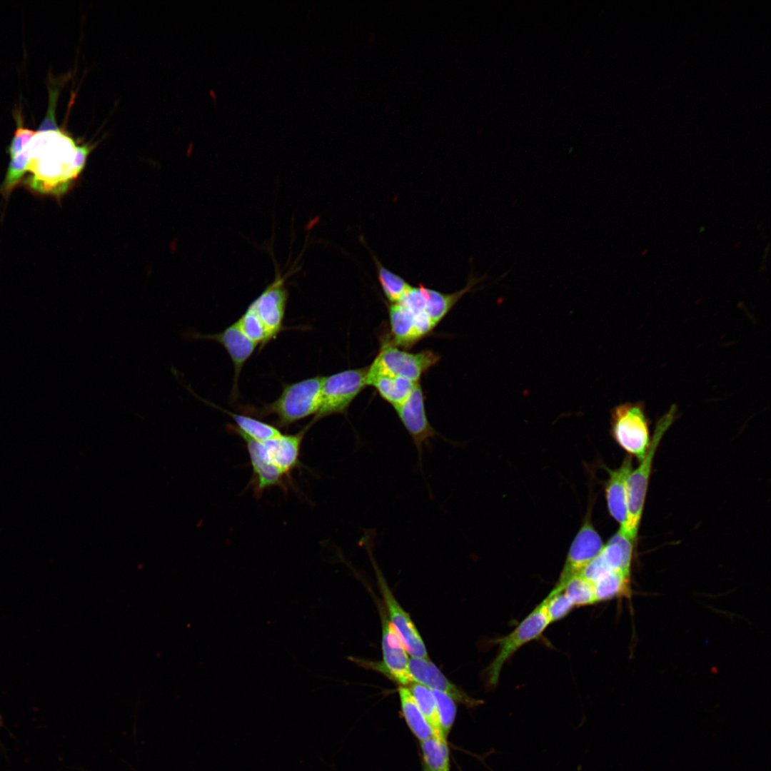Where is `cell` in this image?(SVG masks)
I'll return each mask as SVG.
<instances>
[{
    "label": "cell",
    "mask_w": 771,
    "mask_h": 771,
    "mask_svg": "<svg viewBox=\"0 0 771 771\" xmlns=\"http://www.w3.org/2000/svg\"><path fill=\"white\" fill-rule=\"evenodd\" d=\"M311 426L309 423L295 434L281 433L262 441H256L248 438L240 433L234 425H228V428L243 440L247 449L255 452L266 463L288 478L292 470L299 464L301 444L306 432Z\"/></svg>",
    "instance_id": "8992f818"
},
{
    "label": "cell",
    "mask_w": 771,
    "mask_h": 771,
    "mask_svg": "<svg viewBox=\"0 0 771 771\" xmlns=\"http://www.w3.org/2000/svg\"><path fill=\"white\" fill-rule=\"evenodd\" d=\"M181 336L187 341L210 340L220 343L227 351L233 366V381L231 390L233 400L238 396V381L242 368L253 353L257 345L251 341L241 330L236 322L223 331L213 334H201L186 331Z\"/></svg>",
    "instance_id": "8fae6325"
},
{
    "label": "cell",
    "mask_w": 771,
    "mask_h": 771,
    "mask_svg": "<svg viewBox=\"0 0 771 771\" xmlns=\"http://www.w3.org/2000/svg\"><path fill=\"white\" fill-rule=\"evenodd\" d=\"M285 276L276 274L274 280L250 304L266 326L272 340L286 328L283 325L288 292Z\"/></svg>",
    "instance_id": "5bb4252c"
},
{
    "label": "cell",
    "mask_w": 771,
    "mask_h": 771,
    "mask_svg": "<svg viewBox=\"0 0 771 771\" xmlns=\"http://www.w3.org/2000/svg\"><path fill=\"white\" fill-rule=\"evenodd\" d=\"M596 603L614 598H630L632 594L630 574L614 571L593 584Z\"/></svg>",
    "instance_id": "ffe728a7"
},
{
    "label": "cell",
    "mask_w": 771,
    "mask_h": 771,
    "mask_svg": "<svg viewBox=\"0 0 771 771\" xmlns=\"http://www.w3.org/2000/svg\"><path fill=\"white\" fill-rule=\"evenodd\" d=\"M419 382L368 367L367 386H373L379 395L393 408L403 403Z\"/></svg>",
    "instance_id": "e0dca14e"
},
{
    "label": "cell",
    "mask_w": 771,
    "mask_h": 771,
    "mask_svg": "<svg viewBox=\"0 0 771 771\" xmlns=\"http://www.w3.org/2000/svg\"><path fill=\"white\" fill-rule=\"evenodd\" d=\"M420 747L429 771H450L446 740H440L433 736L421 741Z\"/></svg>",
    "instance_id": "cb8c5ba5"
},
{
    "label": "cell",
    "mask_w": 771,
    "mask_h": 771,
    "mask_svg": "<svg viewBox=\"0 0 771 771\" xmlns=\"http://www.w3.org/2000/svg\"><path fill=\"white\" fill-rule=\"evenodd\" d=\"M416 448L419 463H422L423 447L430 439L440 435L430 425L425 413L424 395L418 383L408 397L393 408Z\"/></svg>",
    "instance_id": "7c38bea8"
},
{
    "label": "cell",
    "mask_w": 771,
    "mask_h": 771,
    "mask_svg": "<svg viewBox=\"0 0 771 771\" xmlns=\"http://www.w3.org/2000/svg\"><path fill=\"white\" fill-rule=\"evenodd\" d=\"M543 600L550 623L563 619L575 608L563 590L560 592L551 590Z\"/></svg>",
    "instance_id": "4316f807"
},
{
    "label": "cell",
    "mask_w": 771,
    "mask_h": 771,
    "mask_svg": "<svg viewBox=\"0 0 771 771\" xmlns=\"http://www.w3.org/2000/svg\"><path fill=\"white\" fill-rule=\"evenodd\" d=\"M677 417V408L672 405L668 411L656 422L648 450L639 466L632 470L626 481L627 519L620 528L631 540H635L640 525L652 465L656 450Z\"/></svg>",
    "instance_id": "6da1fadb"
},
{
    "label": "cell",
    "mask_w": 771,
    "mask_h": 771,
    "mask_svg": "<svg viewBox=\"0 0 771 771\" xmlns=\"http://www.w3.org/2000/svg\"><path fill=\"white\" fill-rule=\"evenodd\" d=\"M57 93L58 91L56 90L51 89L49 91V101L47 111L44 119L36 131L37 132H46L59 129L55 119V109L58 98Z\"/></svg>",
    "instance_id": "4dcf8cb0"
},
{
    "label": "cell",
    "mask_w": 771,
    "mask_h": 771,
    "mask_svg": "<svg viewBox=\"0 0 771 771\" xmlns=\"http://www.w3.org/2000/svg\"><path fill=\"white\" fill-rule=\"evenodd\" d=\"M550 623L542 600L512 632L494 640L498 652L488 668L491 685L498 683L505 663L524 645L538 638Z\"/></svg>",
    "instance_id": "5b68a950"
},
{
    "label": "cell",
    "mask_w": 771,
    "mask_h": 771,
    "mask_svg": "<svg viewBox=\"0 0 771 771\" xmlns=\"http://www.w3.org/2000/svg\"><path fill=\"white\" fill-rule=\"evenodd\" d=\"M379 283L390 303H398L412 287L404 278L385 267L372 254Z\"/></svg>",
    "instance_id": "603a6c76"
},
{
    "label": "cell",
    "mask_w": 771,
    "mask_h": 771,
    "mask_svg": "<svg viewBox=\"0 0 771 771\" xmlns=\"http://www.w3.org/2000/svg\"><path fill=\"white\" fill-rule=\"evenodd\" d=\"M611 435L630 456L641 461L651 442L650 420L643 402H626L611 410Z\"/></svg>",
    "instance_id": "3957f363"
},
{
    "label": "cell",
    "mask_w": 771,
    "mask_h": 771,
    "mask_svg": "<svg viewBox=\"0 0 771 771\" xmlns=\"http://www.w3.org/2000/svg\"><path fill=\"white\" fill-rule=\"evenodd\" d=\"M321 386L322 376L283 384L276 400L248 413L259 416L274 415L277 426L288 428L302 419L317 414L321 405Z\"/></svg>",
    "instance_id": "7a4b0ae2"
},
{
    "label": "cell",
    "mask_w": 771,
    "mask_h": 771,
    "mask_svg": "<svg viewBox=\"0 0 771 771\" xmlns=\"http://www.w3.org/2000/svg\"><path fill=\"white\" fill-rule=\"evenodd\" d=\"M29 156L26 148L11 158L2 191L8 195L21 180L26 171H29Z\"/></svg>",
    "instance_id": "f1b7e54d"
},
{
    "label": "cell",
    "mask_w": 771,
    "mask_h": 771,
    "mask_svg": "<svg viewBox=\"0 0 771 771\" xmlns=\"http://www.w3.org/2000/svg\"><path fill=\"white\" fill-rule=\"evenodd\" d=\"M635 541L619 530L603 546L600 554L613 571L630 574Z\"/></svg>",
    "instance_id": "ac0fdd59"
},
{
    "label": "cell",
    "mask_w": 771,
    "mask_h": 771,
    "mask_svg": "<svg viewBox=\"0 0 771 771\" xmlns=\"http://www.w3.org/2000/svg\"><path fill=\"white\" fill-rule=\"evenodd\" d=\"M603 546L600 536L590 521L586 520L573 541L559 579L552 591H562L566 583L580 574L600 553Z\"/></svg>",
    "instance_id": "4fadbf2b"
},
{
    "label": "cell",
    "mask_w": 771,
    "mask_h": 771,
    "mask_svg": "<svg viewBox=\"0 0 771 771\" xmlns=\"http://www.w3.org/2000/svg\"><path fill=\"white\" fill-rule=\"evenodd\" d=\"M16 120L17 127L7 150L11 158H14L21 153L36 133L32 129L24 127L20 118L17 117Z\"/></svg>",
    "instance_id": "f546056e"
},
{
    "label": "cell",
    "mask_w": 771,
    "mask_h": 771,
    "mask_svg": "<svg viewBox=\"0 0 771 771\" xmlns=\"http://www.w3.org/2000/svg\"><path fill=\"white\" fill-rule=\"evenodd\" d=\"M1 724V716H0V725Z\"/></svg>",
    "instance_id": "1f68e13d"
},
{
    "label": "cell",
    "mask_w": 771,
    "mask_h": 771,
    "mask_svg": "<svg viewBox=\"0 0 771 771\" xmlns=\"http://www.w3.org/2000/svg\"><path fill=\"white\" fill-rule=\"evenodd\" d=\"M208 403L228 415L236 424L234 427L240 433L253 440L262 441L281 434L278 428L273 425L249 415L233 413L211 403Z\"/></svg>",
    "instance_id": "44dd1931"
},
{
    "label": "cell",
    "mask_w": 771,
    "mask_h": 771,
    "mask_svg": "<svg viewBox=\"0 0 771 771\" xmlns=\"http://www.w3.org/2000/svg\"><path fill=\"white\" fill-rule=\"evenodd\" d=\"M431 690L436 700L441 730L447 738L456 715L455 702L448 694L437 690Z\"/></svg>",
    "instance_id": "83f0119b"
},
{
    "label": "cell",
    "mask_w": 771,
    "mask_h": 771,
    "mask_svg": "<svg viewBox=\"0 0 771 771\" xmlns=\"http://www.w3.org/2000/svg\"><path fill=\"white\" fill-rule=\"evenodd\" d=\"M366 548L373 565L383 601L388 612L390 623L396 630L406 651L412 656V657L428 659L425 643L418 630L414 625L409 615L403 609L395 598L381 570L372 555L371 549L366 543Z\"/></svg>",
    "instance_id": "30bf717a"
},
{
    "label": "cell",
    "mask_w": 771,
    "mask_h": 771,
    "mask_svg": "<svg viewBox=\"0 0 771 771\" xmlns=\"http://www.w3.org/2000/svg\"><path fill=\"white\" fill-rule=\"evenodd\" d=\"M401 710L410 730L420 742L434 735L433 730L423 716L413 697L405 687L398 688Z\"/></svg>",
    "instance_id": "d6986e66"
},
{
    "label": "cell",
    "mask_w": 771,
    "mask_h": 771,
    "mask_svg": "<svg viewBox=\"0 0 771 771\" xmlns=\"http://www.w3.org/2000/svg\"><path fill=\"white\" fill-rule=\"evenodd\" d=\"M405 687L410 691L423 716L432 727L435 737L440 740H446L441 730L436 700L431 689L416 682L410 683Z\"/></svg>",
    "instance_id": "7402d4cb"
},
{
    "label": "cell",
    "mask_w": 771,
    "mask_h": 771,
    "mask_svg": "<svg viewBox=\"0 0 771 771\" xmlns=\"http://www.w3.org/2000/svg\"><path fill=\"white\" fill-rule=\"evenodd\" d=\"M565 593L575 607L596 603L594 585L580 574L571 578L565 585Z\"/></svg>",
    "instance_id": "484cf974"
},
{
    "label": "cell",
    "mask_w": 771,
    "mask_h": 771,
    "mask_svg": "<svg viewBox=\"0 0 771 771\" xmlns=\"http://www.w3.org/2000/svg\"><path fill=\"white\" fill-rule=\"evenodd\" d=\"M368 367L342 371L322 376L321 405L312 425L323 418L333 414H345L356 397L367 386Z\"/></svg>",
    "instance_id": "277c9868"
},
{
    "label": "cell",
    "mask_w": 771,
    "mask_h": 771,
    "mask_svg": "<svg viewBox=\"0 0 771 771\" xmlns=\"http://www.w3.org/2000/svg\"><path fill=\"white\" fill-rule=\"evenodd\" d=\"M440 358L433 351L410 353L386 343L371 366L379 371L419 382L421 376L435 365Z\"/></svg>",
    "instance_id": "ba28073f"
},
{
    "label": "cell",
    "mask_w": 771,
    "mask_h": 771,
    "mask_svg": "<svg viewBox=\"0 0 771 771\" xmlns=\"http://www.w3.org/2000/svg\"><path fill=\"white\" fill-rule=\"evenodd\" d=\"M408 671L413 680L430 689L437 690L450 695L455 701L468 707L480 705V700L468 695L465 692L451 683L443 672L429 660L411 657L408 662Z\"/></svg>",
    "instance_id": "9a60e30c"
},
{
    "label": "cell",
    "mask_w": 771,
    "mask_h": 771,
    "mask_svg": "<svg viewBox=\"0 0 771 771\" xmlns=\"http://www.w3.org/2000/svg\"><path fill=\"white\" fill-rule=\"evenodd\" d=\"M483 278L470 275L467 285L462 289L444 293L423 285L413 286L405 298L407 308L416 316L430 322L435 327L443 319L457 302Z\"/></svg>",
    "instance_id": "52a82bcc"
},
{
    "label": "cell",
    "mask_w": 771,
    "mask_h": 771,
    "mask_svg": "<svg viewBox=\"0 0 771 771\" xmlns=\"http://www.w3.org/2000/svg\"><path fill=\"white\" fill-rule=\"evenodd\" d=\"M381 615L383 661L377 662L361 660V665L380 672L402 687H407L415 682L408 671V652L396 630L386 618L383 609Z\"/></svg>",
    "instance_id": "9c48e42d"
},
{
    "label": "cell",
    "mask_w": 771,
    "mask_h": 771,
    "mask_svg": "<svg viewBox=\"0 0 771 771\" xmlns=\"http://www.w3.org/2000/svg\"><path fill=\"white\" fill-rule=\"evenodd\" d=\"M236 322L251 341L259 345L260 351L272 340L266 326L251 304Z\"/></svg>",
    "instance_id": "d4e9b609"
},
{
    "label": "cell",
    "mask_w": 771,
    "mask_h": 771,
    "mask_svg": "<svg viewBox=\"0 0 771 771\" xmlns=\"http://www.w3.org/2000/svg\"><path fill=\"white\" fill-rule=\"evenodd\" d=\"M632 470L631 456H627L618 468L608 470L609 479L605 485L608 508L620 528L624 526L627 519L626 481Z\"/></svg>",
    "instance_id": "2e32d148"
}]
</instances>
